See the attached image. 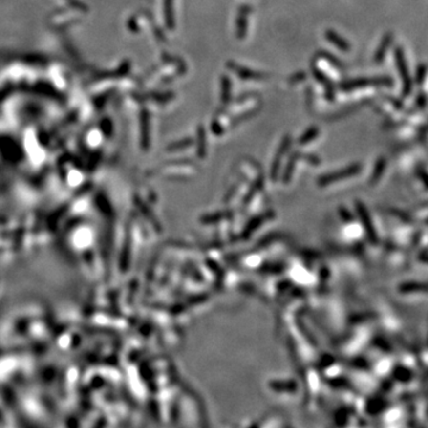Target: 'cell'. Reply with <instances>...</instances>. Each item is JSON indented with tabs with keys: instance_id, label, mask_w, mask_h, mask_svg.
I'll return each instance as SVG.
<instances>
[{
	"instance_id": "cell-9",
	"label": "cell",
	"mask_w": 428,
	"mask_h": 428,
	"mask_svg": "<svg viewBox=\"0 0 428 428\" xmlns=\"http://www.w3.org/2000/svg\"><path fill=\"white\" fill-rule=\"evenodd\" d=\"M206 132H205V128H202V126H199L197 128V155L200 156V157H204L205 153H206Z\"/></svg>"
},
{
	"instance_id": "cell-8",
	"label": "cell",
	"mask_w": 428,
	"mask_h": 428,
	"mask_svg": "<svg viewBox=\"0 0 428 428\" xmlns=\"http://www.w3.org/2000/svg\"><path fill=\"white\" fill-rule=\"evenodd\" d=\"M290 142H292L290 136H285L283 138V141H282V143H281V145H279L278 151H277L275 161H274V164H273V176L275 175V172H277V169H278V167H279V161H281L282 156H283L284 152L287 151L288 149H289Z\"/></svg>"
},
{
	"instance_id": "cell-13",
	"label": "cell",
	"mask_w": 428,
	"mask_h": 428,
	"mask_svg": "<svg viewBox=\"0 0 428 428\" xmlns=\"http://www.w3.org/2000/svg\"><path fill=\"white\" fill-rule=\"evenodd\" d=\"M319 55H320V56H322V59L327 60L328 62L332 63V64L336 65V67L342 68V63H340L339 60L336 59V57H334V56H332V55L330 53H327V51H319Z\"/></svg>"
},
{
	"instance_id": "cell-11",
	"label": "cell",
	"mask_w": 428,
	"mask_h": 428,
	"mask_svg": "<svg viewBox=\"0 0 428 428\" xmlns=\"http://www.w3.org/2000/svg\"><path fill=\"white\" fill-rule=\"evenodd\" d=\"M164 9H166V21L167 25L170 29L174 27V13H172V0H166V4H164Z\"/></svg>"
},
{
	"instance_id": "cell-12",
	"label": "cell",
	"mask_w": 428,
	"mask_h": 428,
	"mask_svg": "<svg viewBox=\"0 0 428 428\" xmlns=\"http://www.w3.org/2000/svg\"><path fill=\"white\" fill-rule=\"evenodd\" d=\"M194 143V141L192 138H185L182 139V141L174 143L172 145H170L169 149L170 150H178V149H185V148L189 147V145H192Z\"/></svg>"
},
{
	"instance_id": "cell-4",
	"label": "cell",
	"mask_w": 428,
	"mask_h": 428,
	"mask_svg": "<svg viewBox=\"0 0 428 428\" xmlns=\"http://www.w3.org/2000/svg\"><path fill=\"white\" fill-rule=\"evenodd\" d=\"M359 169H361V167H359L358 164L347 167L346 169L339 170L338 172H334V174H328V175H325V176H322L320 178V183L321 185H327V183L333 182V181L339 180V178L351 176V175L357 174V172L359 171Z\"/></svg>"
},
{
	"instance_id": "cell-3",
	"label": "cell",
	"mask_w": 428,
	"mask_h": 428,
	"mask_svg": "<svg viewBox=\"0 0 428 428\" xmlns=\"http://www.w3.org/2000/svg\"><path fill=\"white\" fill-rule=\"evenodd\" d=\"M251 13V6L249 5H241L237 13V21H235V30H237V37L239 40H244L248 32L249 16Z\"/></svg>"
},
{
	"instance_id": "cell-15",
	"label": "cell",
	"mask_w": 428,
	"mask_h": 428,
	"mask_svg": "<svg viewBox=\"0 0 428 428\" xmlns=\"http://www.w3.org/2000/svg\"><path fill=\"white\" fill-rule=\"evenodd\" d=\"M212 131L215 134H221V133H223V131H224L223 128H221L220 123H219L216 119H214L213 123H212Z\"/></svg>"
},
{
	"instance_id": "cell-5",
	"label": "cell",
	"mask_w": 428,
	"mask_h": 428,
	"mask_svg": "<svg viewBox=\"0 0 428 428\" xmlns=\"http://www.w3.org/2000/svg\"><path fill=\"white\" fill-rule=\"evenodd\" d=\"M312 71H313V74H314L315 79H317V80L319 81L321 85H323V87H325L326 99H327V100H330V101L333 100V99H334V87H333V85H332L331 82L328 81L327 79H326V76L323 75V74L321 73V71L318 69V68L315 67V65H313V67H312Z\"/></svg>"
},
{
	"instance_id": "cell-6",
	"label": "cell",
	"mask_w": 428,
	"mask_h": 428,
	"mask_svg": "<svg viewBox=\"0 0 428 428\" xmlns=\"http://www.w3.org/2000/svg\"><path fill=\"white\" fill-rule=\"evenodd\" d=\"M325 35H326V38H327L328 42L336 45L337 48L340 49L342 51L350 50V44H348L344 38L340 37V36L337 34V32H334L333 30H326Z\"/></svg>"
},
{
	"instance_id": "cell-14",
	"label": "cell",
	"mask_w": 428,
	"mask_h": 428,
	"mask_svg": "<svg viewBox=\"0 0 428 428\" xmlns=\"http://www.w3.org/2000/svg\"><path fill=\"white\" fill-rule=\"evenodd\" d=\"M388 43H389V38L385 37V40L383 41L382 45L380 46V49H378L377 53H376V55H375V61L376 62H380L381 60L383 59L384 53H385V49H386V44H388Z\"/></svg>"
},
{
	"instance_id": "cell-1",
	"label": "cell",
	"mask_w": 428,
	"mask_h": 428,
	"mask_svg": "<svg viewBox=\"0 0 428 428\" xmlns=\"http://www.w3.org/2000/svg\"><path fill=\"white\" fill-rule=\"evenodd\" d=\"M392 81L388 78H371V79H353V80H347L342 82L340 88L344 90H351L356 88H361V87L367 86H389Z\"/></svg>"
},
{
	"instance_id": "cell-10",
	"label": "cell",
	"mask_w": 428,
	"mask_h": 428,
	"mask_svg": "<svg viewBox=\"0 0 428 428\" xmlns=\"http://www.w3.org/2000/svg\"><path fill=\"white\" fill-rule=\"evenodd\" d=\"M318 134H319V128H318L317 126H312V128H309L308 130L301 136V138L299 139V143H300L301 145L308 144V143L312 142L313 139L317 138Z\"/></svg>"
},
{
	"instance_id": "cell-7",
	"label": "cell",
	"mask_w": 428,
	"mask_h": 428,
	"mask_svg": "<svg viewBox=\"0 0 428 428\" xmlns=\"http://www.w3.org/2000/svg\"><path fill=\"white\" fill-rule=\"evenodd\" d=\"M232 94V84L229 76H221V104L226 105L231 100Z\"/></svg>"
},
{
	"instance_id": "cell-16",
	"label": "cell",
	"mask_w": 428,
	"mask_h": 428,
	"mask_svg": "<svg viewBox=\"0 0 428 428\" xmlns=\"http://www.w3.org/2000/svg\"><path fill=\"white\" fill-rule=\"evenodd\" d=\"M304 79H306V74H304V73H298V74H295V75H293L292 78H290V82H292V84H298V82L303 81Z\"/></svg>"
},
{
	"instance_id": "cell-2",
	"label": "cell",
	"mask_w": 428,
	"mask_h": 428,
	"mask_svg": "<svg viewBox=\"0 0 428 428\" xmlns=\"http://www.w3.org/2000/svg\"><path fill=\"white\" fill-rule=\"evenodd\" d=\"M227 67H229L233 73L237 74L240 79H243V80L259 81V80H265V79L269 78L268 74L262 73V71L252 70L250 69V68H245L243 67V65L237 64V63H235L233 61L227 62Z\"/></svg>"
}]
</instances>
